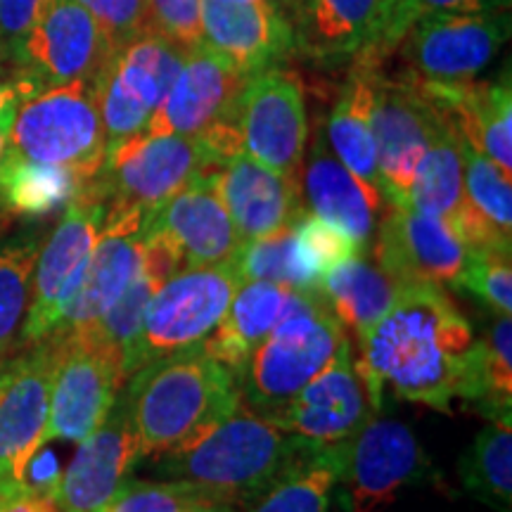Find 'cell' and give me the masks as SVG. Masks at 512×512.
Segmentation results:
<instances>
[{"label": "cell", "instance_id": "3957f363", "mask_svg": "<svg viewBox=\"0 0 512 512\" xmlns=\"http://www.w3.org/2000/svg\"><path fill=\"white\" fill-rule=\"evenodd\" d=\"M306 448L309 441L278 430L240 403L209 437L183 451L164 453L159 472L190 484L207 501L252 503Z\"/></svg>", "mask_w": 512, "mask_h": 512}, {"label": "cell", "instance_id": "4fadbf2b", "mask_svg": "<svg viewBox=\"0 0 512 512\" xmlns=\"http://www.w3.org/2000/svg\"><path fill=\"white\" fill-rule=\"evenodd\" d=\"M437 121L439 107L427 98L418 81L399 72L389 74L387 67L375 69L370 128L382 197L392 207H406L415 166Z\"/></svg>", "mask_w": 512, "mask_h": 512}, {"label": "cell", "instance_id": "4316f807", "mask_svg": "<svg viewBox=\"0 0 512 512\" xmlns=\"http://www.w3.org/2000/svg\"><path fill=\"white\" fill-rule=\"evenodd\" d=\"M304 195L311 214L330 223L361 252H366L375 230V216L380 214L384 197L363 185L332 152L325 147V138H316L313 155L304 166Z\"/></svg>", "mask_w": 512, "mask_h": 512}, {"label": "cell", "instance_id": "9c48e42d", "mask_svg": "<svg viewBox=\"0 0 512 512\" xmlns=\"http://www.w3.org/2000/svg\"><path fill=\"white\" fill-rule=\"evenodd\" d=\"M185 55L188 50L155 29L114 50L93 81L107 147L147 131Z\"/></svg>", "mask_w": 512, "mask_h": 512}, {"label": "cell", "instance_id": "816d5d0a", "mask_svg": "<svg viewBox=\"0 0 512 512\" xmlns=\"http://www.w3.org/2000/svg\"><path fill=\"white\" fill-rule=\"evenodd\" d=\"M223 3H256V0H223ZM268 3H280V5H283L285 0H268ZM283 8H285V5H283Z\"/></svg>", "mask_w": 512, "mask_h": 512}, {"label": "cell", "instance_id": "7c38bea8", "mask_svg": "<svg viewBox=\"0 0 512 512\" xmlns=\"http://www.w3.org/2000/svg\"><path fill=\"white\" fill-rule=\"evenodd\" d=\"M50 339L55 342V368L46 444L53 439L79 444L107 418L126 377L119 356L88 330Z\"/></svg>", "mask_w": 512, "mask_h": 512}, {"label": "cell", "instance_id": "7402d4cb", "mask_svg": "<svg viewBox=\"0 0 512 512\" xmlns=\"http://www.w3.org/2000/svg\"><path fill=\"white\" fill-rule=\"evenodd\" d=\"M216 185L242 245L275 235L306 214L299 183L256 162L247 152L221 164Z\"/></svg>", "mask_w": 512, "mask_h": 512}, {"label": "cell", "instance_id": "5bb4252c", "mask_svg": "<svg viewBox=\"0 0 512 512\" xmlns=\"http://www.w3.org/2000/svg\"><path fill=\"white\" fill-rule=\"evenodd\" d=\"M434 467L411 427L370 420L342 453L337 484L347 512H382L406 486L430 482Z\"/></svg>", "mask_w": 512, "mask_h": 512}, {"label": "cell", "instance_id": "8d00e7d4", "mask_svg": "<svg viewBox=\"0 0 512 512\" xmlns=\"http://www.w3.org/2000/svg\"><path fill=\"white\" fill-rule=\"evenodd\" d=\"M475 406L489 420H508L512 413V320L496 313L477 339Z\"/></svg>", "mask_w": 512, "mask_h": 512}, {"label": "cell", "instance_id": "f546056e", "mask_svg": "<svg viewBox=\"0 0 512 512\" xmlns=\"http://www.w3.org/2000/svg\"><path fill=\"white\" fill-rule=\"evenodd\" d=\"M382 64L354 60L351 76L344 83L342 93L332 107L328 119V143L335 157L368 188H380L377 171V152L370 128V107H373V79L375 69Z\"/></svg>", "mask_w": 512, "mask_h": 512}, {"label": "cell", "instance_id": "7dc6e473", "mask_svg": "<svg viewBox=\"0 0 512 512\" xmlns=\"http://www.w3.org/2000/svg\"><path fill=\"white\" fill-rule=\"evenodd\" d=\"M38 93L34 86L22 76H10V79H0V112L8 105H15V102H22L31 98V95Z\"/></svg>", "mask_w": 512, "mask_h": 512}, {"label": "cell", "instance_id": "e0dca14e", "mask_svg": "<svg viewBox=\"0 0 512 512\" xmlns=\"http://www.w3.org/2000/svg\"><path fill=\"white\" fill-rule=\"evenodd\" d=\"M375 413H380V408L356 370L347 339L335 361L268 422L313 446L339 451L375 418Z\"/></svg>", "mask_w": 512, "mask_h": 512}, {"label": "cell", "instance_id": "8fae6325", "mask_svg": "<svg viewBox=\"0 0 512 512\" xmlns=\"http://www.w3.org/2000/svg\"><path fill=\"white\" fill-rule=\"evenodd\" d=\"M105 228V202L83 188L64 207L46 245L38 249L31 280V302L24 323V344H38L53 335L86 278L88 264Z\"/></svg>", "mask_w": 512, "mask_h": 512}, {"label": "cell", "instance_id": "9a60e30c", "mask_svg": "<svg viewBox=\"0 0 512 512\" xmlns=\"http://www.w3.org/2000/svg\"><path fill=\"white\" fill-rule=\"evenodd\" d=\"M238 131L242 152L299 183L309 138L302 81L280 67L249 76L238 107Z\"/></svg>", "mask_w": 512, "mask_h": 512}, {"label": "cell", "instance_id": "836d02e7", "mask_svg": "<svg viewBox=\"0 0 512 512\" xmlns=\"http://www.w3.org/2000/svg\"><path fill=\"white\" fill-rule=\"evenodd\" d=\"M74 171L10 155L0 169V207L12 216H48L64 209L86 188Z\"/></svg>", "mask_w": 512, "mask_h": 512}, {"label": "cell", "instance_id": "60d3db41", "mask_svg": "<svg viewBox=\"0 0 512 512\" xmlns=\"http://www.w3.org/2000/svg\"><path fill=\"white\" fill-rule=\"evenodd\" d=\"M512 249H470L456 287H463L496 313H512Z\"/></svg>", "mask_w": 512, "mask_h": 512}, {"label": "cell", "instance_id": "681fc988", "mask_svg": "<svg viewBox=\"0 0 512 512\" xmlns=\"http://www.w3.org/2000/svg\"><path fill=\"white\" fill-rule=\"evenodd\" d=\"M19 479H10V477H0V512H3V505L8 501L12 491L17 489Z\"/></svg>", "mask_w": 512, "mask_h": 512}, {"label": "cell", "instance_id": "d6986e66", "mask_svg": "<svg viewBox=\"0 0 512 512\" xmlns=\"http://www.w3.org/2000/svg\"><path fill=\"white\" fill-rule=\"evenodd\" d=\"M140 460L131 408L121 389L98 430L79 441L50 498L60 512H102Z\"/></svg>", "mask_w": 512, "mask_h": 512}, {"label": "cell", "instance_id": "7bdbcfd3", "mask_svg": "<svg viewBox=\"0 0 512 512\" xmlns=\"http://www.w3.org/2000/svg\"><path fill=\"white\" fill-rule=\"evenodd\" d=\"M294 240H297V249L304 266L316 275L318 283L330 268L347 261L349 256L366 254L347 235L339 233L337 228H332L330 223H325L313 214H304L302 219L294 223Z\"/></svg>", "mask_w": 512, "mask_h": 512}, {"label": "cell", "instance_id": "603a6c76", "mask_svg": "<svg viewBox=\"0 0 512 512\" xmlns=\"http://www.w3.org/2000/svg\"><path fill=\"white\" fill-rule=\"evenodd\" d=\"M216 174L219 171L195 178L171 197L147 226L174 242L183 268L233 264L242 245L221 200Z\"/></svg>", "mask_w": 512, "mask_h": 512}, {"label": "cell", "instance_id": "8992f818", "mask_svg": "<svg viewBox=\"0 0 512 512\" xmlns=\"http://www.w3.org/2000/svg\"><path fill=\"white\" fill-rule=\"evenodd\" d=\"M8 152L29 162L62 166L91 181L107 155L93 81L43 88L19 102Z\"/></svg>", "mask_w": 512, "mask_h": 512}, {"label": "cell", "instance_id": "ee69618b", "mask_svg": "<svg viewBox=\"0 0 512 512\" xmlns=\"http://www.w3.org/2000/svg\"><path fill=\"white\" fill-rule=\"evenodd\" d=\"M76 3L91 12L114 50L143 36L145 31H152L147 0H76Z\"/></svg>", "mask_w": 512, "mask_h": 512}, {"label": "cell", "instance_id": "b9f144b4", "mask_svg": "<svg viewBox=\"0 0 512 512\" xmlns=\"http://www.w3.org/2000/svg\"><path fill=\"white\" fill-rule=\"evenodd\" d=\"M207 501L185 482H140L126 479L102 512H195Z\"/></svg>", "mask_w": 512, "mask_h": 512}, {"label": "cell", "instance_id": "30bf717a", "mask_svg": "<svg viewBox=\"0 0 512 512\" xmlns=\"http://www.w3.org/2000/svg\"><path fill=\"white\" fill-rule=\"evenodd\" d=\"M508 36V10L422 17L401 36L389 60L399 64V74L415 81H475L501 53Z\"/></svg>", "mask_w": 512, "mask_h": 512}, {"label": "cell", "instance_id": "484cf974", "mask_svg": "<svg viewBox=\"0 0 512 512\" xmlns=\"http://www.w3.org/2000/svg\"><path fill=\"white\" fill-rule=\"evenodd\" d=\"M406 76V74H403ZM472 150L489 157L505 174L512 171V91L510 76L498 81L425 83L418 81Z\"/></svg>", "mask_w": 512, "mask_h": 512}, {"label": "cell", "instance_id": "f6af8a7d", "mask_svg": "<svg viewBox=\"0 0 512 512\" xmlns=\"http://www.w3.org/2000/svg\"><path fill=\"white\" fill-rule=\"evenodd\" d=\"M152 29L183 46L202 43V0H147Z\"/></svg>", "mask_w": 512, "mask_h": 512}, {"label": "cell", "instance_id": "f907efd6", "mask_svg": "<svg viewBox=\"0 0 512 512\" xmlns=\"http://www.w3.org/2000/svg\"><path fill=\"white\" fill-rule=\"evenodd\" d=\"M195 512H233V510H230V505H223V503H204Z\"/></svg>", "mask_w": 512, "mask_h": 512}, {"label": "cell", "instance_id": "1f68e13d", "mask_svg": "<svg viewBox=\"0 0 512 512\" xmlns=\"http://www.w3.org/2000/svg\"><path fill=\"white\" fill-rule=\"evenodd\" d=\"M318 292L339 323L361 337L392 309L401 285L366 256L356 254L330 268L320 280Z\"/></svg>", "mask_w": 512, "mask_h": 512}, {"label": "cell", "instance_id": "ab89813d", "mask_svg": "<svg viewBox=\"0 0 512 512\" xmlns=\"http://www.w3.org/2000/svg\"><path fill=\"white\" fill-rule=\"evenodd\" d=\"M159 285H162V280L155 278L152 273H147L143 268V271L131 280V285L121 292L117 302L102 313L91 328H86L95 339H100L105 347H110L114 354L119 356L124 377H126V361L128 356H131L133 344H136L145 306L150 302L152 294H155Z\"/></svg>", "mask_w": 512, "mask_h": 512}, {"label": "cell", "instance_id": "cb8c5ba5", "mask_svg": "<svg viewBox=\"0 0 512 512\" xmlns=\"http://www.w3.org/2000/svg\"><path fill=\"white\" fill-rule=\"evenodd\" d=\"M294 53L318 67L354 62L380 29L387 0H285Z\"/></svg>", "mask_w": 512, "mask_h": 512}, {"label": "cell", "instance_id": "7a4b0ae2", "mask_svg": "<svg viewBox=\"0 0 512 512\" xmlns=\"http://www.w3.org/2000/svg\"><path fill=\"white\" fill-rule=\"evenodd\" d=\"M121 389L143 458L195 446L242 403L238 380L202 344L147 363Z\"/></svg>", "mask_w": 512, "mask_h": 512}, {"label": "cell", "instance_id": "d6a6232c", "mask_svg": "<svg viewBox=\"0 0 512 512\" xmlns=\"http://www.w3.org/2000/svg\"><path fill=\"white\" fill-rule=\"evenodd\" d=\"M344 448L328 451L309 444L297 463L254 498L249 512H330Z\"/></svg>", "mask_w": 512, "mask_h": 512}, {"label": "cell", "instance_id": "f5cc1de1", "mask_svg": "<svg viewBox=\"0 0 512 512\" xmlns=\"http://www.w3.org/2000/svg\"><path fill=\"white\" fill-rule=\"evenodd\" d=\"M5 72H8V64H5L3 50H0V76H5Z\"/></svg>", "mask_w": 512, "mask_h": 512}, {"label": "cell", "instance_id": "d590c367", "mask_svg": "<svg viewBox=\"0 0 512 512\" xmlns=\"http://www.w3.org/2000/svg\"><path fill=\"white\" fill-rule=\"evenodd\" d=\"M38 249L41 242L29 235L0 242V368L24 347Z\"/></svg>", "mask_w": 512, "mask_h": 512}, {"label": "cell", "instance_id": "74e56055", "mask_svg": "<svg viewBox=\"0 0 512 512\" xmlns=\"http://www.w3.org/2000/svg\"><path fill=\"white\" fill-rule=\"evenodd\" d=\"M242 283L245 280H264V283L283 285L287 290L316 294L318 278L304 266L294 240V223L268 238L252 240L240 245L235 256Z\"/></svg>", "mask_w": 512, "mask_h": 512}, {"label": "cell", "instance_id": "44dd1931", "mask_svg": "<svg viewBox=\"0 0 512 512\" xmlns=\"http://www.w3.org/2000/svg\"><path fill=\"white\" fill-rule=\"evenodd\" d=\"M202 43L254 76L294 53V31L280 3L202 0Z\"/></svg>", "mask_w": 512, "mask_h": 512}, {"label": "cell", "instance_id": "277c9868", "mask_svg": "<svg viewBox=\"0 0 512 512\" xmlns=\"http://www.w3.org/2000/svg\"><path fill=\"white\" fill-rule=\"evenodd\" d=\"M347 339L323 294L292 292L285 316L254 349L238 377L242 406L271 420L335 361Z\"/></svg>", "mask_w": 512, "mask_h": 512}, {"label": "cell", "instance_id": "bcb514c9", "mask_svg": "<svg viewBox=\"0 0 512 512\" xmlns=\"http://www.w3.org/2000/svg\"><path fill=\"white\" fill-rule=\"evenodd\" d=\"M46 0H0V50L10 76L15 74L19 50L27 41Z\"/></svg>", "mask_w": 512, "mask_h": 512}, {"label": "cell", "instance_id": "d4e9b609", "mask_svg": "<svg viewBox=\"0 0 512 512\" xmlns=\"http://www.w3.org/2000/svg\"><path fill=\"white\" fill-rule=\"evenodd\" d=\"M147 226L150 223L138 216L105 223L95 242L86 278L50 337H64L69 332L91 328L117 302L131 280L143 271Z\"/></svg>", "mask_w": 512, "mask_h": 512}, {"label": "cell", "instance_id": "f1b7e54d", "mask_svg": "<svg viewBox=\"0 0 512 512\" xmlns=\"http://www.w3.org/2000/svg\"><path fill=\"white\" fill-rule=\"evenodd\" d=\"M465 207L453 221L467 249H512L510 174L463 140Z\"/></svg>", "mask_w": 512, "mask_h": 512}, {"label": "cell", "instance_id": "ba28073f", "mask_svg": "<svg viewBox=\"0 0 512 512\" xmlns=\"http://www.w3.org/2000/svg\"><path fill=\"white\" fill-rule=\"evenodd\" d=\"M247 81L249 74L204 43L190 48L145 133L204 138L226 162L242 152L238 107Z\"/></svg>", "mask_w": 512, "mask_h": 512}, {"label": "cell", "instance_id": "f35d334b", "mask_svg": "<svg viewBox=\"0 0 512 512\" xmlns=\"http://www.w3.org/2000/svg\"><path fill=\"white\" fill-rule=\"evenodd\" d=\"M510 10V0H387L384 17L373 43L356 60L387 67L389 55L401 36L422 17L432 15H477V12Z\"/></svg>", "mask_w": 512, "mask_h": 512}, {"label": "cell", "instance_id": "5b68a950", "mask_svg": "<svg viewBox=\"0 0 512 512\" xmlns=\"http://www.w3.org/2000/svg\"><path fill=\"white\" fill-rule=\"evenodd\" d=\"M221 164V155L204 138L140 133L107 147L88 188L105 202V223L126 216L150 223L171 197Z\"/></svg>", "mask_w": 512, "mask_h": 512}, {"label": "cell", "instance_id": "2e32d148", "mask_svg": "<svg viewBox=\"0 0 512 512\" xmlns=\"http://www.w3.org/2000/svg\"><path fill=\"white\" fill-rule=\"evenodd\" d=\"M112 53L110 38L83 5L46 0L12 76L27 79L36 91L69 81H95Z\"/></svg>", "mask_w": 512, "mask_h": 512}, {"label": "cell", "instance_id": "c3c4849f", "mask_svg": "<svg viewBox=\"0 0 512 512\" xmlns=\"http://www.w3.org/2000/svg\"><path fill=\"white\" fill-rule=\"evenodd\" d=\"M17 105H19V102H15V105H8L3 112H0V169H3L5 157H8L10 128H12V121H15Z\"/></svg>", "mask_w": 512, "mask_h": 512}, {"label": "cell", "instance_id": "4dcf8cb0", "mask_svg": "<svg viewBox=\"0 0 512 512\" xmlns=\"http://www.w3.org/2000/svg\"><path fill=\"white\" fill-rule=\"evenodd\" d=\"M465 207L463 181V136L444 110L434 126L430 143L415 166L408 202L403 209L456 221Z\"/></svg>", "mask_w": 512, "mask_h": 512}, {"label": "cell", "instance_id": "6da1fadb", "mask_svg": "<svg viewBox=\"0 0 512 512\" xmlns=\"http://www.w3.org/2000/svg\"><path fill=\"white\" fill-rule=\"evenodd\" d=\"M358 342L356 370L380 411L384 387L444 413L456 399H475L477 337L441 285H401L392 309Z\"/></svg>", "mask_w": 512, "mask_h": 512}, {"label": "cell", "instance_id": "83f0119b", "mask_svg": "<svg viewBox=\"0 0 512 512\" xmlns=\"http://www.w3.org/2000/svg\"><path fill=\"white\" fill-rule=\"evenodd\" d=\"M294 290L264 280H245L230 299L221 323L202 347L238 380L249 356L285 316Z\"/></svg>", "mask_w": 512, "mask_h": 512}, {"label": "cell", "instance_id": "52a82bcc", "mask_svg": "<svg viewBox=\"0 0 512 512\" xmlns=\"http://www.w3.org/2000/svg\"><path fill=\"white\" fill-rule=\"evenodd\" d=\"M242 278L233 264L183 268L157 287L145 306L126 361V380L159 358L197 347L221 323Z\"/></svg>", "mask_w": 512, "mask_h": 512}, {"label": "cell", "instance_id": "ffe728a7", "mask_svg": "<svg viewBox=\"0 0 512 512\" xmlns=\"http://www.w3.org/2000/svg\"><path fill=\"white\" fill-rule=\"evenodd\" d=\"M467 254L451 221L403 207L384 214L375 245L377 266L399 285H456Z\"/></svg>", "mask_w": 512, "mask_h": 512}, {"label": "cell", "instance_id": "ac0fdd59", "mask_svg": "<svg viewBox=\"0 0 512 512\" xmlns=\"http://www.w3.org/2000/svg\"><path fill=\"white\" fill-rule=\"evenodd\" d=\"M53 368V339L0 368V477L24 482L31 458L46 446Z\"/></svg>", "mask_w": 512, "mask_h": 512}, {"label": "cell", "instance_id": "e575fe53", "mask_svg": "<svg viewBox=\"0 0 512 512\" xmlns=\"http://www.w3.org/2000/svg\"><path fill=\"white\" fill-rule=\"evenodd\" d=\"M460 482L494 512H512V418L489 420L460 456Z\"/></svg>", "mask_w": 512, "mask_h": 512}]
</instances>
